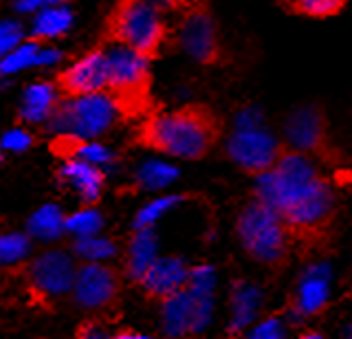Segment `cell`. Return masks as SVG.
<instances>
[{"label":"cell","instance_id":"44dd1931","mask_svg":"<svg viewBox=\"0 0 352 339\" xmlns=\"http://www.w3.org/2000/svg\"><path fill=\"white\" fill-rule=\"evenodd\" d=\"M75 256H80L84 262H104L115 256V245L106 238L88 236L77 238L75 243Z\"/></svg>","mask_w":352,"mask_h":339},{"label":"cell","instance_id":"4316f807","mask_svg":"<svg viewBox=\"0 0 352 339\" xmlns=\"http://www.w3.org/2000/svg\"><path fill=\"white\" fill-rule=\"evenodd\" d=\"M64 0H14V7L18 12H42L47 7L62 5Z\"/></svg>","mask_w":352,"mask_h":339},{"label":"cell","instance_id":"cb8c5ba5","mask_svg":"<svg viewBox=\"0 0 352 339\" xmlns=\"http://www.w3.org/2000/svg\"><path fill=\"white\" fill-rule=\"evenodd\" d=\"M139 177L143 185H163L174 177V170L168 166H161V163H148Z\"/></svg>","mask_w":352,"mask_h":339},{"label":"cell","instance_id":"7a4b0ae2","mask_svg":"<svg viewBox=\"0 0 352 339\" xmlns=\"http://www.w3.org/2000/svg\"><path fill=\"white\" fill-rule=\"evenodd\" d=\"M225 135V122L212 106L185 104L150 113L135 130V144L185 161L205 159Z\"/></svg>","mask_w":352,"mask_h":339},{"label":"cell","instance_id":"f546056e","mask_svg":"<svg viewBox=\"0 0 352 339\" xmlns=\"http://www.w3.org/2000/svg\"><path fill=\"white\" fill-rule=\"evenodd\" d=\"M113 339H148V337L146 335H139V333H132V331H126V333L115 335Z\"/></svg>","mask_w":352,"mask_h":339},{"label":"cell","instance_id":"d6986e66","mask_svg":"<svg viewBox=\"0 0 352 339\" xmlns=\"http://www.w3.org/2000/svg\"><path fill=\"white\" fill-rule=\"evenodd\" d=\"M286 12L306 18H333L344 12L348 0H280Z\"/></svg>","mask_w":352,"mask_h":339},{"label":"cell","instance_id":"2e32d148","mask_svg":"<svg viewBox=\"0 0 352 339\" xmlns=\"http://www.w3.org/2000/svg\"><path fill=\"white\" fill-rule=\"evenodd\" d=\"M64 229H66V218L55 205L40 207L38 212L31 214L29 223H27L29 236L40 240V243H51V240H58Z\"/></svg>","mask_w":352,"mask_h":339},{"label":"cell","instance_id":"3957f363","mask_svg":"<svg viewBox=\"0 0 352 339\" xmlns=\"http://www.w3.org/2000/svg\"><path fill=\"white\" fill-rule=\"evenodd\" d=\"M236 236L245 254L271 273H280L291 262L293 240L280 214L253 194L236 218Z\"/></svg>","mask_w":352,"mask_h":339},{"label":"cell","instance_id":"f1b7e54d","mask_svg":"<svg viewBox=\"0 0 352 339\" xmlns=\"http://www.w3.org/2000/svg\"><path fill=\"white\" fill-rule=\"evenodd\" d=\"M62 56H60V51H55V49H49V47H44L40 51V58H38V67H49V64H55Z\"/></svg>","mask_w":352,"mask_h":339},{"label":"cell","instance_id":"484cf974","mask_svg":"<svg viewBox=\"0 0 352 339\" xmlns=\"http://www.w3.org/2000/svg\"><path fill=\"white\" fill-rule=\"evenodd\" d=\"M150 3L159 9V12L165 14H185L187 9H192L194 5H198L201 0H150Z\"/></svg>","mask_w":352,"mask_h":339},{"label":"cell","instance_id":"ba28073f","mask_svg":"<svg viewBox=\"0 0 352 339\" xmlns=\"http://www.w3.org/2000/svg\"><path fill=\"white\" fill-rule=\"evenodd\" d=\"M176 36H179L181 49L203 67H220L227 62L218 23L207 0H201L179 16Z\"/></svg>","mask_w":352,"mask_h":339},{"label":"cell","instance_id":"7c38bea8","mask_svg":"<svg viewBox=\"0 0 352 339\" xmlns=\"http://www.w3.org/2000/svg\"><path fill=\"white\" fill-rule=\"evenodd\" d=\"M73 300L82 309H106L119 295V276L106 262H84L77 267Z\"/></svg>","mask_w":352,"mask_h":339},{"label":"cell","instance_id":"9c48e42d","mask_svg":"<svg viewBox=\"0 0 352 339\" xmlns=\"http://www.w3.org/2000/svg\"><path fill=\"white\" fill-rule=\"evenodd\" d=\"M289 150L286 141H278L273 135L264 133L260 128L251 130H236L227 141V155L236 166L251 174V177H262L271 172L278 161Z\"/></svg>","mask_w":352,"mask_h":339},{"label":"cell","instance_id":"d4e9b609","mask_svg":"<svg viewBox=\"0 0 352 339\" xmlns=\"http://www.w3.org/2000/svg\"><path fill=\"white\" fill-rule=\"evenodd\" d=\"M31 144H33L31 133H27V130H22V128L9 130V133L3 135V139H0V148H5L9 152H22V150H27Z\"/></svg>","mask_w":352,"mask_h":339},{"label":"cell","instance_id":"603a6c76","mask_svg":"<svg viewBox=\"0 0 352 339\" xmlns=\"http://www.w3.org/2000/svg\"><path fill=\"white\" fill-rule=\"evenodd\" d=\"M22 40V27L14 20H0V60L14 51Z\"/></svg>","mask_w":352,"mask_h":339},{"label":"cell","instance_id":"7402d4cb","mask_svg":"<svg viewBox=\"0 0 352 339\" xmlns=\"http://www.w3.org/2000/svg\"><path fill=\"white\" fill-rule=\"evenodd\" d=\"M99 225H102V218H99V214L95 210H91V207H86V210H80L71 218H66V229L77 238L95 236Z\"/></svg>","mask_w":352,"mask_h":339},{"label":"cell","instance_id":"4dcf8cb0","mask_svg":"<svg viewBox=\"0 0 352 339\" xmlns=\"http://www.w3.org/2000/svg\"><path fill=\"white\" fill-rule=\"evenodd\" d=\"M300 339H324V335H319V333H315V331H308V333H304Z\"/></svg>","mask_w":352,"mask_h":339},{"label":"cell","instance_id":"8992f818","mask_svg":"<svg viewBox=\"0 0 352 339\" xmlns=\"http://www.w3.org/2000/svg\"><path fill=\"white\" fill-rule=\"evenodd\" d=\"M121 117L115 100L108 93H95L75 100H62L49 119V128L58 135H75L93 139L108 133Z\"/></svg>","mask_w":352,"mask_h":339},{"label":"cell","instance_id":"277c9868","mask_svg":"<svg viewBox=\"0 0 352 339\" xmlns=\"http://www.w3.org/2000/svg\"><path fill=\"white\" fill-rule=\"evenodd\" d=\"M172 36L165 16L150 0H117L104 25V42L135 49L157 60Z\"/></svg>","mask_w":352,"mask_h":339},{"label":"cell","instance_id":"9a60e30c","mask_svg":"<svg viewBox=\"0 0 352 339\" xmlns=\"http://www.w3.org/2000/svg\"><path fill=\"white\" fill-rule=\"evenodd\" d=\"M60 91L55 84L47 82H38L29 86L22 95V104H20V117L25 119L27 124H44L49 122L51 115L55 113V108L62 102L60 100Z\"/></svg>","mask_w":352,"mask_h":339},{"label":"cell","instance_id":"4fadbf2b","mask_svg":"<svg viewBox=\"0 0 352 339\" xmlns=\"http://www.w3.org/2000/svg\"><path fill=\"white\" fill-rule=\"evenodd\" d=\"M192 280V271L185 267L179 258H154L148 269L139 276L141 289L152 300L168 304L170 300L179 298Z\"/></svg>","mask_w":352,"mask_h":339},{"label":"cell","instance_id":"ac0fdd59","mask_svg":"<svg viewBox=\"0 0 352 339\" xmlns=\"http://www.w3.org/2000/svg\"><path fill=\"white\" fill-rule=\"evenodd\" d=\"M31 256V236L20 232L0 234V269H14L25 265Z\"/></svg>","mask_w":352,"mask_h":339},{"label":"cell","instance_id":"5bb4252c","mask_svg":"<svg viewBox=\"0 0 352 339\" xmlns=\"http://www.w3.org/2000/svg\"><path fill=\"white\" fill-rule=\"evenodd\" d=\"M60 179L80 194V199L86 205L99 201L106 183L102 168L84 159H66L64 166L60 168Z\"/></svg>","mask_w":352,"mask_h":339},{"label":"cell","instance_id":"ffe728a7","mask_svg":"<svg viewBox=\"0 0 352 339\" xmlns=\"http://www.w3.org/2000/svg\"><path fill=\"white\" fill-rule=\"evenodd\" d=\"M42 49H44V42H38V40H29L25 45L16 47L0 60V78L18 73L20 69H27V67H38V58Z\"/></svg>","mask_w":352,"mask_h":339},{"label":"cell","instance_id":"5b68a950","mask_svg":"<svg viewBox=\"0 0 352 339\" xmlns=\"http://www.w3.org/2000/svg\"><path fill=\"white\" fill-rule=\"evenodd\" d=\"M108 86L106 93L113 97L121 117H146L152 108V73L150 62L135 49L106 42Z\"/></svg>","mask_w":352,"mask_h":339},{"label":"cell","instance_id":"8fae6325","mask_svg":"<svg viewBox=\"0 0 352 339\" xmlns=\"http://www.w3.org/2000/svg\"><path fill=\"white\" fill-rule=\"evenodd\" d=\"M53 84L58 86L62 100H75V97L106 93L108 86L106 47H97L93 51H88L80 60H75L69 69L58 73Z\"/></svg>","mask_w":352,"mask_h":339},{"label":"cell","instance_id":"6da1fadb","mask_svg":"<svg viewBox=\"0 0 352 339\" xmlns=\"http://www.w3.org/2000/svg\"><path fill=\"white\" fill-rule=\"evenodd\" d=\"M256 194L280 214L293 247L322 251L335 234L339 199L311 157L286 150L271 172L258 177Z\"/></svg>","mask_w":352,"mask_h":339},{"label":"cell","instance_id":"83f0119b","mask_svg":"<svg viewBox=\"0 0 352 339\" xmlns=\"http://www.w3.org/2000/svg\"><path fill=\"white\" fill-rule=\"evenodd\" d=\"M80 339H113V335L108 333L106 326L97 324V322H91V324H84L82 326Z\"/></svg>","mask_w":352,"mask_h":339},{"label":"cell","instance_id":"52a82bcc","mask_svg":"<svg viewBox=\"0 0 352 339\" xmlns=\"http://www.w3.org/2000/svg\"><path fill=\"white\" fill-rule=\"evenodd\" d=\"M284 141L291 150L302 152L313 161H322L326 166H339L344 161V152L330 137L326 111L319 104L295 108L284 119Z\"/></svg>","mask_w":352,"mask_h":339},{"label":"cell","instance_id":"30bf717a","mask_svg":"<svg viewBox=\"0 0 352 339\" xmlns=\"http://www.w3.org/2000/svg\"><path fill=\"white\" fill-rule=\"evenodd\" d=\"M77 262L64 249L42 251L29 262V282L33 291L44 300H58L73 293Z\"/></svg>","mask_w":352,"mask_h":339},{"label":"cell","instance_id":"e0dca14e","mask_svg":"<svg viewBox=\"0 0 352 339\" xmlns=\"http://www.w3.org/2000/svg\"><path fill=\"white\" fill-rule=\"evenodd\" d=\"M71 23H73V14L62 5L42 9L36 18V23H33L31 40L47 42V40L58 38V36L66 34V29L71 27Z\"/></svg>","mask_w":352,"mask_h":339}]
</instances>
